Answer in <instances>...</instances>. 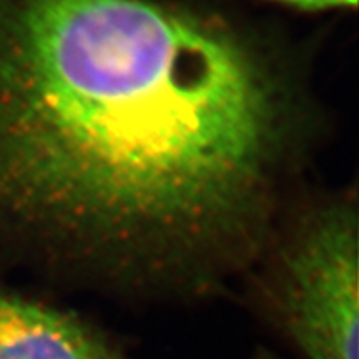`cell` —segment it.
Here are the masks:
<instances>
[{"instance_id": "cell-1", "label": "cell", "mask_w": 359, "mask_h": 359, "mask_svg": "<svg viewBox=\"0 0 359 359\" xmlns=\"http://www.w3.org/2000/svg\"><path fill=\"white\" fill-rule=\"evenodd\" d=\"M306 52L200 0H0V253L188 302L245 280L326 133Z\"/></svg>"}, {"instance_id": "cell-2", "label": "cell", "mask_w": 359, "mask_h": 359, "mask_svg": "<svg viewBox=\"0 0 359 359\" xmlns=\"http://www.w3.org/2000/svg\"><path fill=\"white\" fill-rule=\"evenodd\" d=\"M245 280L303 359H358L356 193L304 188L278 219Z\"/></svg>"}, {"instance_id": "cell-3", "label": "cell", "mask_w": 359, "mask_h": 359, "mask_svg": "<svg viewBox=\"0 0 359 359\" xmlns=\"http://www.w3.org/2000/svg\"><path fill=\"white\" fill-rule=\"evenodd\" d=\"M0 359H132L80 314L0 288Z\"/></svg>"}, {"instance_id": "cell-4", "label": "cell", "mask_w": 359, "mask_h": 359, "mask_svg": "<svg viewBox=\"0 0 359 359\" xmlns=\"http://www.w3.org/2000/svg\"><path fill=\"white\" fill-rule=\"evenodd\" d=\"M268 2L304 13L349 12L358 7V0H268Z\"/></svg>"}, {"instance_id": "cell-5", "label": "cell", "mask_w": 359, "mask_h": 359, "mask_svg": "<svg viewBox=\"0 0 359 359\" xmlns=\"http://www.w3.org/2000/svg\"><path fill=\"white\" fill-rule=\"evenodd\" d=\"M255 359H273V358H269V356H268V354H263V356H262V358H255Z\"/></svg>"}]
</instances>
